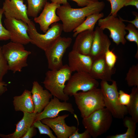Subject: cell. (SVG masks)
Returning <instances> with one entry per match:
<instances>
[{
	"label": "cell",
	"instance_id": "29",
	"mask_svg": "<svg viewBox=\"0 0 138 138\" xmlns=\"http://www.w3.org/2000/svg\"><path fill=\"white\" fill-rule=\"evenodd\" d=\"M32 125L36 128L38 129L40 134L47 135L50 138H57L53 134L50 127L47 125L43 123L41 120L35 121Z\"/></svg>",
	"mask_w": 138,
	"mask_h": 138
},
{
	"label": "cell",
	"instance_id": "9",
	"mask_svg": "<svg viewBox=\"0 0 138 138\" xmlns=\"http://www.w3.org/2000/svg\"><path fill=\"white\" fill-rule=\"evenodd\" d=\"M70 37H60L49 48L44 51L47 60L48 68L58 70L63 65L62 59L66 49L71 45Z\"/></svg>",
	"mask_w": 138,
	"mask_h": 138
},
{
	"label": "cell",
	"instance_id": "39",
	"mask_svg": "<svg viewBox=\"0 0 138 138\" xmlns=\"http://www.w3.org/2000/svg\"><path fill=\"white\" fill-rule=\"evenodd\" d=\"M7 84L5 82L3 81H0V95L7 90Z\"/></svg>",
	"mask_w": 138,
	"mask_h": 138
},
{
	"label": "cell",
	"instance_id": "37",
	"mask_svg": "<svg viewBox=\"0 0 138 138\" xmlns=\"http://www.w3.org/2000/svg\"><path fill=\"white\" fill-rule=\"evenodd\" d=\"M37 131L36 128L32 125L27 131L22 138H31L36 135Z\"/></svg>",
	"mask_w": 138,
	"mask_h": 138
},
{
	"label": "cell",
	"instance_id": "8",
	"mask_svg": "<svg viewBox=\"0 0 138 138\" xmlns=\"http://www.w3.org/2000/svg\"><path fill=\"white\" fill-rule=\"evenodd\" d=\"M99 85L98 81L89 73L76 72L68 80L64 92L68 96H72L78 91H87L97 88Z\"/></svg>",
	"mask_w": 138,
	"mask_h": 138
},
{
	"label": "cell",
	"instance_id": "34",
	"mask_svg": "<svg viewBox=\"0 0 138 138\" xmlns=\"http://www.w3.org/2000/svg\"><path fill=\"white\" fill-rule=\"evenodd\" d=\"M51 2L57 3L60 5H64L68 2V0H49ZM75 2L78 6L83 7L89 5L92 1V0H71Z\"/></svg>",
	"mask_w": 138,
	"mask_h": 138
},
{
	"label": "cell",
	"instance_id": "19",
	"mask_svg": "<svg viewBox=\"0 0 138 138\" xmlns=\"http://www.w3.org/2000/svg\"><path fill=\"white\" fill-rule=\"evenodd\" d=\"M114 68L110 69L107 64L105 60V55L93 61L89 73L96 79L112 82V75L114 73Z\"/></svg>",
	"mask_w": 138,
	"mask_h": 138
},
{
	"label": "cell",
	"instance_id": "40",
	"mask_svg": "<svg viewBox=\"0 0 138 138\" xmlns=\"http://www.w3.org/2000/svg\"><path fill=\"white\" fill-rule=\"evenodd\" d=\"M132 6L135 7L138 9V0H128L126 3L125 6Z\"/></svg>",
	"mask_w": 138,
	"mask_h": 138
},
{
	"label": "cell",
	"instance_id": "21",
	"mask_svg": "<svg viewBox=\"0 0 138 138\" xmlns=\"http://www.w3.org/2000/svg\"><path fill=\"white\" fill-rule=\"evenodd\" d=\"M13 103L16 111L29 113L34 112V106L32 94L31 91L25 89L21 95L14 96Z\"/></svg>",
	"mask_w": 138,
	"mask_h": 138
},
{
	"label": "cell",
	"instance_id": "14",
	"mask_svg": "<svg viewBox=\"0 0 138 138\" xmlns=\"http://www.w3.org/2000/svg\"><path fill=\"white\" fill-rule=\"evenodd\" d=\"M60 6L57 3L47 2L39 15L34 18V21L39 25L40 30L44 33L47 31L52 24L60 20L56 12Z\"/></svg>",
	"mask_w": 138,
	"mask_h": 138
},
{
	"label": "cell",
	"instance_id": "3",
	"mask_svg": "<svg viewBox=\"0 0 138 138\" xmlns=\"http://www.w3.org/2000/svg\"><path fill=\"white\" fill-rule=\"evenodd\" d=\"M73 96L83 119L88 117L95 111L105 107L100 89L96 88L86 91L77 92Z\"/></svg>",
	"mask_w": 138,
	"mask_h": 138
},
{
	"label": "cell",
	"instance_id": "25",
	"mask_svg": "<svg viewBox=\"0 0 138 138\" xmlns=\"http://www.w3.org/2000/svg\"><path fill=\"white\" fill-rule=\"evenodd\" d=\"M124 126L127 128L124 133L109 135L107 138H136L135 131L137 127L136 124L131 117H125L123 119Z\"/></svg>",
	"mask_w": 138,
	"mask_h": 138
},
{
	"label": "cell",
	"instance_id": "38",
	"mask_svg": "<svg viewBox=\"0 0 138 138\" xmlns=\"http://www.w3.org/2000/svg\"><path fill=\"white\" fill-rule=\"evenodd\" d=\"M133 14L135 16V18L132 20L129 21L123 19L122 18V21L124 22H127L130 23L133 25L136 28H138V14L135 12H132Z\"/></svg>",
	"mask_w": 138,
	"mask_h": 138
},
{
	"label": "cell",
	"instance_id": "27",
	"mask_svg": "<svg viewBox=\"0 0 138 138\" xmlns=\"http://www.w3.org/2000/svg\"><path fill=\"white\" fill-rule=\"evenodd\" d=\"M125 80L129 87H138V64L133 65L129 69Z\"/></svg>",
	"mask_w": 138,
	"mask_h": 138
},
{
	"label": "cell",
	"instance_id": "11",
	"mask_svg": "<svg viewBox=\"0 0 138 138\" xmlns=\"http://www.w3.org/2000/svg\"><path fill=\"white\" fill-rule=\"evenodd\" d=\"M4 23L6 28L9 33L11 41L23 45L30 43L27 24L20 20L12 18H5Z\"/></svg>",
	"mask_w": 138,
	"mask_h": 138
},
{
	"label": "cell",
	"instance_id": "31",
	"mask_svg": "<svg viewBox=\"0 0 138 138\" xmlns=\"http://www.w3.org/2000/svg\"><path fill=\"white\" fill-rule=\"evenodd\" d=\"M8 70L7 62L2 53V47L0 46V81H2L4 76Z\"/></svg>",
	"mask_w": 138,
	"mask_h": 138
},
{
	"label": "cell",
	"instance_id": "23",
	"mask_svg": "<svg viewBox=\"0 0 138 138\" xmlns=\"http://www.w3.org/2000/svg\"><path fill=\"white\" fill-rule=\"evenodd\" d=\"M104 16L103 13L101 12L95 13L88 15L84 21L73 30L74 33L73 37H76L79 33L84 31H93L96 22Z\"/></svg>",
	"mask_w": 138,
	"mask_h": 138
},
{
	"label": "cell",
	"instance_id": "10",
	"mask_svg": "<svg viewBox=\"0 0 138 138\" xmlns=\"http://www.w3.org/2000/svg\"><path fill=\"white\" fill-rule=\"evenodd\" d=\"M98 22L100 28L103 30L106 29L109 30L110 38L117 45L120 43L123 45L125 44L126 25L121 17L109 15L104 18L99 19Z\"/></svg>",
	"mask_w": 138,
	"mask_h": 138
},
{
	"label": "cell",
	"instance_id": "13",
	"mask_svg": "<svg viewBox=\"0 0 138 138\" xmlns=\"http://www.w3.org/2000/svg\"><path fill=\"white\" fill-rule=\"evenodd\" d=\"M69 116V114H65L54 118H44L41 121L52 129L57 138H68L77 129L75 126H68L66 124L65 119Z\"/></svg>",
	"mask_w": 138,
	"mask_h": 138
},
{
	"label": "cell",
	"instance_id": "6",
	"mask_svg": "<svg viewBox=\"0 0 138 138\" xmlns=\"http://www.w3.org/2000/svg\"><path fill=\"white\" fill-rule=\"evenodd\" d=\"M28 25V32L30 39V43L44 51L61 36L63 30L62 24L55 22L51 25V28L45 33L41 34L37 31L32 21H31Z\"/></svg>",
	"mask_w": 138,
	"mask_h": 138
},
{
	"label": "cell",
	"instance_id": "28",
	"mask_svg": "<svg viewBox=\"0 0 138 138\" xmlns=\"http://www.w3.org/2000/svg\"><path fill=\"white\" fill-rule=\"evenodd\" d=\"M126 30L128 31V33L125 37V39L128 41L134 42L136 44L138 48V30L132 24H128L125 27Z\"/></svg>",
	"mask_w": 138,
	"mask_h": 138
},
{
	"label": "cell",
	"instance_id": "41",
	"mask_svg": "<svg viewBox=\"0 0 138 138\" xmlns=\"http://www.w3.org/2000/svg\"><path fill=\"white\" fill-rule=\"evenodd\" d=\"M0 137L3 138H5L6 137V135L0 134Z\"/></svg>",
	"mask_w": 138,
	"mask_h": 138
},
{
	"label": "cell",
	"instance_id": "32",
	"mask_svg": "<svg viewBox=\"0 0 138 138\" xmlns=\"http://www.w3.org/2000/svg\"><path fill=\"white\" fill-rule=\"evenodd\" d=\"M117 58L116 55L109 49L106 52L105 54V60L107 64L110 69L114 68Z\"/></svg>",
	"mask_w": 138,
	"mask_h": 138
},
{
	"label": "cell",
	"instance_id": "18",
	"mask_svg": "<svg viewBox=\"0 0 138 138\" xmlns=\"http://www.w3.org/2000/svg\"><path fill=\"white\" fill-rule=\"evenodd\" d=\"M31 93L34 106V112H41L48 103L52 95L47 90L43 88L37 81L32 83Z\"/></svg>",
	"mask_w": 138,
	"mask_h": 138
},
{
	"label": "cell",
	"instance_id": "35",
	"mask_svg": "<svg viewBox=\"0 0 138 138\" xmlns=\"http://www.w3.org/2000/svg\"><path fill=\"white\" fill-rule=\"evenodd\" d=\"M119 99L120 103L122 105L127 106L129 103L131 96L129 94L120 90L119 92Z\"/></svg>",
	"mask_w": 138,
	"mask_h": 138
},
{
	"label": "cell",
	"instance_id": "12",
	"mask_svg": "<svg viewBox=\"0 0 138 138\" xmlns=\"http://www.w3.org/2000/svg\"><path fill=\"white\" fill-rule=\"evenodd\" d=\"M6 18L20 20L27 24L31 20L27 13V7L23 0H5L2 8Z\"/></svg>",
	"mask_w": 138,
	"mask_h": 138
},
{
	"label": "cell",
	"instance_id": "26",
	"mask_svg": "<svg viewBox=\"0 0 138 138\" xmlns=\"http://www.w3.org/2000/svg\"><path fill=\"white\" fill-rule=\"evenodd\" d=\"M27 13L28 17L34 18L43 9L47 0H27Z\"/></svg>",
	"mask_w": 138,
	"mask_h": 138
},
{
	"label": "cell",
	"instance_id": "42",
	"mask_svg": "<svg viewBox=\"0 0 138 138\" xmlns=\"http://www.w3.org/2000/svg\"></svg>",
	"mask_w": 138,
	"mask_h": 138
},
{
	"label": "cell",
	"instance_id": "36",
	"mask_svg": "<svg viewBox=\"0 0 138 138\" xmlns=\"http://www.w3.org/2000/svg\"><path fill=\"white\" fill-rule=\"evenodd\" d=\"M78 128L75 131L69 138H90L91 136L88 132L86 130L83 133H79Z\"/></svg>",
	"mask_w": 138,
	"mask_h": 138
},
{
	"label": "cell",
	"instance_id": "24",
	"mask_svg": "<svg viewBox=\"0 0 138 138\" xmlns=\"http://www.w3.org/2000/svg\"><path fill=\"white\" fill-rule=\"evenodd\" d=\"M131 99L126 107L128 113L136 123L138 122V87H133L130 94Z\"/></svg>",
	"mask_w": 138,
	"mask_h": 138
},
{
	"label": "cell",
	"instance_id": "1",
	"mask_svg": "<svg viewBox=\"0 0 138 138\" xmlns=\"http://www.w3.org/2000/svg\"><path fill=\"white\" fill-rule=\"evenodd\" d=\"M105 6V3L103 1L92 0L86 6L74 8H72L68 2L60 5L56 9V12L62 22L63 31L65 32H70L81 24L89 15L101 12Z\"/></svg>",
	"mask_w": 138,
	"mask_h": 138
},
{
	"label": "cell",
	"instance_id": "2",
	"mask_svg": "<svg viewBox=\"0 0 138 138\" xmlns=\"http://www.w3.org/2000/svg\"><path fill=\"white\" fill-rule=\"evenodd\" d=\"M72 72L68 65H63L58 70H50L45 74L42 82L45 88L54 97L63 101H67L69 97L64 92L65 84L71 76Z\"/></svg>",
	"mask_w": 138,
	"mask_h": 138
},
{
	"label": "cell",
	"instance_id": "5",
	"mask_svg": "<svg viewBox=\"0 0 138 138\" xmlns=\"http://www.w3.org/2000/svg\"><path fill=\"white\" fill-rule=\"evenodd\" d=\"M2 51L9 70L14 73L21 72L28 66L27 60L31 52L26 50L23 45L11 41L2 47Z\"/></svg>",
	"mask_w": 138,
	"mask_h": 138
},
{
	"label": "cell",
	"instance_id": "17",
	"mask_svg": "<svg viewBox=\"0 0 138 138\" xmlns=\"http://www.w3.org/2000/svg\"><path fill=\"white\" fill-rule=\"evenodd\" d=\"M68 65L72 72H90L93 61L89 55L72 50L68 53Z\"/></svg>",
	"mask_w": 138,
	"mask_h": 138
},
{
	"label": "cell",
	"instance_id": "33",
	"mask_svg": "<svg viewBox=\"0 0 138 138\" xmlns=\"http://www.w3.org/2000/svg\"><path fill=\"white\" fill-rule=\"evenodd\" d=\"M3 14L2 8H0V41H6L10 39L9 33L7 29L2 25V18Z\"/></svg>",
	"mask_w": 138,
	"mask_h": 138
},
{
	"label": "cell",
	"instance_id": "15",
	"mask_svg": "<svg viewBox=\"0 0 138 138\" xmlns=\"http://www.w3.org/2000/svg\"><path fill=\"white\" fill-rule=\"evenodd\" d=\"M68 111L72 114H74V112L71 103L67 101L61 102L58 98L54 97L41 112L36 114L35 121L56 117L60 111Z\"/></svg>",
	"mask_w": 138,
	"mask_h": 138
},
{
	"label": "cell",
	"instance_id": "4",
	"mask_svg": "<svg viewBox=\"0 0 138 138\" xmlns=\"http://www.w3.org/2000/svg\"><path fill=\"white\" fill-rule=\"evenodd\" d=\"M113 117L110 112L105 107L83 118L82 122L91 136L96 138L109 130L112 123Z\"/></svg>",
	"mask_w": 138,
	"mask_h": 138
},
{
	"label": "cell",
	"instance_id": "30",
	"mask_svg": "<svg viewBox=\"0 0 138 138\" xmlns=\"http://www.w3.org/2000/svg\"><path fill=\"white\" fill-rule=\"evenodd\" d=\"M111 5V10L109 15L117 17L118 12L124 6L128 0H106Z\"/></svg>",
	"mask_w": 138,
	"mask_h": 138
},
{
	"label": "cell",
	"instance_id": "7",
	"mask_svg": "<svg viewBox=\"0 0 138 138\" xmlns=\"http://www.w3.org/2000/svg\"><path fill=\"white\" fill-rule=\"evenodd\" d=\"M110 85L107 81H102L100 83L105 108L110 112L113 117L123 119L128 113L126 106L121 105L119 99V91L116 82L112 80Z\"/></svg>",
	"mask_w": 138,
	"mask_h": 138
},
{
	"label": "cell",
	"instance_id": "20",
	"mask_svg": "<svg viewBox=\"0 0 138 138\" xmlns=\"http://www.w3.org/2000/svg\"><path fill=\"white\" fill-rule=\"evenodd\" d=\"M94 36V30H87L80 32L76 37L72 50L89 55Z\"/></svg>",
	"mask_w": 138,
	"mask_h": 138
},
{
	"label": "cell",
	"instance_id": "22",
	"mask_svg": "<svg viewBox=\"0 0 138 138\" xmlns=\"http://www.w3.org/2000/svg\"><path fill=\"white\" fill-rule=\"evenodd\" d=\"M37 113L23 112V116L16 124L15 131L7 135V138H21L35 121Z\"/></svg>",
	"mask_w": 138,
	"mask_h": 138
},
{
	"label": "cell",
	"instance_id": "16",
	"mask_svg": "<svg viewBox=\"0 0 138 138\" xmlns=\"http://www.w3.org/2000/svg\"><path fill=\"white\" fill-rule=\"evenodd\" d=\"M94 32V37L89 55L93 61L104 56L111 44L108 36L98 26L96 28Z\"/></svg>",
	"mask_w": 138,
	"mask_h": 138
}]
</instances>
